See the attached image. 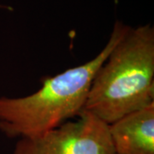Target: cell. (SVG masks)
I'll return each instance as SVG.
<instances>
[{
  "instance_id": "cell-1",
  "label": "cell",
  "mask_w": 154,
  "mask_h": 154,
  "mask_svg": "<svg viewBox=\"0 0 154 154\" xmlns=\"http://www.w3.org/2000/svg\"><path fill=\"white\" fill-rule=\"evenodd\" d=\"M154 104V29L119 22L118 38L99 67L83 110L110 124Z\"/></svg>"
},
{
  "instance_id": "cell-2",
  "label": "cell",
  "mask_w": 154,
  "mask_h": 154,
  "mask_svg": "<svg viewBox=\"0 0 154 154\" xmlns=\"http://www.w3.org/2000/svg\"><path fill=\"white\" fill-rule=\"evenodd\" d=\"M119 34V22L105 46L92 60L47 77L42 88L20 98L0 97V130L10 138L33 137L78 116L84 109L96 73Z\"/></svg>"
},
{
  "instance_id": "cell-3",
  "label": "cell",
  "mask_w": 154,
  "mask_h": 154,
  "mask_svg": "<svg viewBox=\"0 0 154 154\" xmlns=\"http://www.w3.org/2000/svg\"><path fill=\"white\" fill-rule=\"evenodd\" d=\"M77 117L42 134L20 138L12 154H116L108 124L85 110Z\"/></svg>"
},
{
  "instance_id": "cell-4",
  "label": "cell",
  "mask_w": 154,
  "mask_h": 154,
  "mask_svg": "<svg viewBox=\"0 0 154 154\" xmlns=\"http://www.w3.org/2000/svg\"><path fill=\"white\" fill-rule=\"evenodd\" d=\"M116 154H154V104L108 125Z\"/></svg>"
}]
</instances>
